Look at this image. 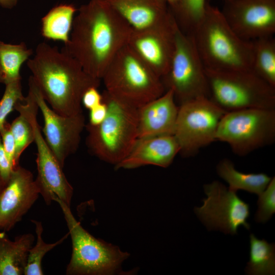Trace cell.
<instances>
[{
    "instance_id": "cell-12",
    "label": "cell",
    "mask_w": 275,
    "mask_h": 275,
    "mask_svg": "<svg viewBox=\"0 0 275 275\" xmlns=\"http://www.w3.org/2000/svg\"><path fill=\"white\" fill-rule=\"evenodd\" d=\"M29 86L43 118L42 131L44 139L63 168L66 158L79 146L81 133L86 126L84 116L82 112L72 116L57 114L45 101L31 76L29 79Z\"/></svg>"
},
{
    "instance_id": "cell-32",
    "label": "cell",
    "mask_w": 275,
    "mask_h": 275,
    "mask_svg": "<svg viewBox=\"0 0 275 275\" xmlns=\"http://www.w3.org/2000/svg\"><path fill=\"white\" fill-rule=\"evenodd\" d=\"M97 87H92L88 89L84 94L81 103L89 111L98 106L103 101L102 95Z\"/></svg>"
},
{
    "instance_id": "cell-27",
    "label": "cell",
    "mask_w": 275,
    "mask_h": 275,
    "mask_svg": "<svg viewBox=\"0 0 275 275\" xmlns=\"http://www.w3.org/2000/svg\"><path fill=\"white\" fill-rule=\"evenodd\" d=\"M35 226L37 236L36 244L30 249L28 261L24 271V275H42V261L45 255L56 246L62 243L69 235V232L57 241L47 243L44 242L42 234L43 231L42 223L40 221L32 219Z\"/></svg>"
},
{
    "instance_id": "cell-28",
    "label": "cell",
    "mask_w": 275,
    "mask_h": 275,
    "mask_svg": "<svg viewBox=\"0 0 275 275\" xmlns=\"http://www.w3.org/2000/svg\"><path fill=\"white\" fill-rule=\"evenodd\" d=\"M22 100L16 104L14 109L16 110L19 115L10 124V129L15 142L16 158L18 162L25 149L34 141V130L29 118L22 106Z\"/></svg>"
},
{
    "instance_id": "cell-30",
    "label": "cell",
    "mask_w": 275,
    "mask_h": 275,
    "mask_svg": "<svg viewBox=\"0 0 275 275\" xmlns=\"http://www.w3.org/2000/svg\"><path fill=\"white\" fill-rule=\"evenodd\" d=\"M255 221L264 223L275 212V178H272L265 190L259 195Z\"/></svg>"
},
{
    "instance_id": "cell-20",
    "label": "cell",
    "mask_w": 275,
    "mask_h": 275,
    "mask_svg": "<svg viewBox=\"0 0 275 275\" xmlns=\"http://www.w3.org/2000/svg\"><path fill=\"white\" fill-rule=\"evenodd\" d=\"M34 236L24 234L11 240L5 232H0V275L24 274Z\"/></svg>"
},
{
    "instance_id": "cell-33",
    "label": "cell",
    "mask_w": 275,
    "mask_h": 275,
    "mask_svg": "<svg viewBox=\"0 0 275 275\" xmlns=\"http://www.w3.org/2000/svg\"><path fill=\"white\" fill-rule=\"evenodd\" d=\"M14 169L4 149L0 136V177L7 182Z\"/></svg>"
},
{
    "instance_id": "cell-2",
    "label": "cell",
    "mask_w": 275,
    "mask_h": 275,
    "mask_svg": "<svg viewBox=\"0 0 275 275\" xmlns=\"http://www.w3.org/2000/svg\"><path fill=\"white\" fill-rule=\"evenodd\" d=\"M27 65L45 101L62 116L82 112L84 94L90 88H98L100 84V79L85 72L71 56L45 42L37 45L35 56L27 61Z\"/></svg>"
},
{
    "instance_id": "cell-16",
    "label": "cell",
    "mask_w": 275,
    "mask_h": 275,
    "mask_svg": "<svg viewBox=\"0 0 275 275\" xmlns=\"http://www.w3.org/2000/svg\"><path fill=\"white\" fill-rule=\"evenodd\" d=\"M177 24L161 28L134 31L128 45L159 77L167 73L175 47Z\"/></svg>"
},
{
    "instance_id": "cell-14",
    "label": "cell",
    "mask_w": 275,
    "mask_h": 275,
    "mask_svg": "<svg viewBox=\"0 0 275 275\" xmlns=\"http://www.w3.org/2000/svg\"><path fill=\"white\" fill-rule=\"evenodd\" d=\"M37 113L29 115L34 132V142L37 147V176L35 179L47 205L51 204L54 197L70 206L73 189L67 180L61 166L48 146L37 120Z\"/></svg>"
},
{
    "instance_id": "cell-7",
    "label": "cell",
    "mask_w": 275,
    "mask_h": 275,
    "mask_svg": "<svg viewBox=\"0 0 275 275\" xmlns=\"http://www.w3.org/2000/svg\"><path fill=\"white\" fill-rule=\"evenodd\" d=\"M205 72L210 99L225 112L275 109V87L252 70Z\"/></svg>"
},
{
    "instance_id": "cell-6",
    "label": "cell",
    "mask_w": 275,
    "mask_h": 275,
    "mask_svg": "<svg viewBox=\"0 0 275 275\" xmlns=\"http://www.w3.org/2000/svg\"><path fill=\"white\" fill-rule=\"evenodd\" d=\"M61 207L72 241V254L66 273L68 275L121 274V265L129 256L117 245L94 237L74 217L70 206L54 197Z\"/></svg>"
},
{
    "instance_id": "cell-29",
    "label": "cell",
    "mask_w": 275,
    "mask_h": 275,
    "mask_svg": "<svg viewBox=\"0 0 275 275\" xmlns=\"http://www.w3.org/2000/svg\"><path fill=\"white\" fill-rule=\"evenodd\" d=\"M21 79L6 85L4 94L0 99V130L6 123L8 116L14 109L16 104L22 100Z\"/></svg>"
},
{
    "instance_id": "cell-25",
    "label": "cell",
    "mask_w": 275,
    "mask_h": 275,
    "mask_svg": "<svg viewBox=\"0 0 275 275\" xmlns=\"http://www.w3.org/2000/svg\"><path fill=\"white\" fill-rule=\"evenodd\" d=\"M252 71L275 87V39L272 36L254 40Z\"/></svg>"
},
{
    "instance_id": "cell-31",
    "label": "cell",
    "mask_w": 275,
    "mask_h": 275,
    "mask_svg": "<svg viewBox=\"0 0 275 275\" xmlns=\"http://www.w3.org/2000/svg\"><path fill=\"white\" fill-rule=\"evenodd\" d=\"M0 136L4 149L14 168L19 165L16 158L15 142L10 129V123L6 122L0 130Z\"/></svg>"
},
{
    "instance_id": "cell-10",
    "label": "cell",
    "mask_w": 275,
    "mask_h": 275,
    "mask_svg": "<svg viewBox=\"0 0 275 275\" xmlns=\"http://www.w3.org/2000/svg\"><path fill=\"white\" fill-rule=\"evenodd\" d=\"M226 113L209 98H201L179 105L173 135L183 156L194 155L216 141V133Z\"/></svg>"
},
{
    "instance_id": "cell-35",
    "label": "cell",
    "mask_w": 275,
    "mask_h": 275,
    "mask_svg": "<svg viewBox=\"0 0 275 275\" xmlns=\"http://www.w3.org/2000/svg\"><path fill=\"white\" fill-rule=\"evenodd\" d=\"M18 0H0V5L2 7L7 9H11L15 7Z\"/></svg>"
},
{
    "instance_id": "cell-23",
    "label": "cell",
    "mask_w": 275,
    "mask_h": 275,
    "mask_svg": "<svg viewBox=\"0 0 275 275\" xmlns=\"http://www.w3.org/2000/svg\"><path fill=\"white\" fill-rule=\"evenodd\" d=\"M32 54L24 42L12 44L0 41V82L6 85L21 79V67Z\"/></svg>"
},
{
    "instance_id": "cell-21",
    "label": "cell",
    "mask_w": 275,
    "mask_h": 275,
    "mask_svg": "<svg viewBox=\"0 0 275 275\" xmlns=\"http://www.w3.org/2000/svg\"><path fill=\"white\" fill-rule=\"evenodd\" d=\"M216 171L220 177L229 184V188L234 191L238 189L258 194L266 188L272 178L264 173H244L235 169L233 163L225 158L220 161L216 167Z\"/></svg>"
},
{
    "instance_id": "cell-18",
    "label": "cell",
    "mask_w": 275,
    "mask_h": 275,
    "mask_svg": "<svg viewBox=\"0 0 275 275\" xmlns=\"http://www.w3.org/2000/svg\"><path fill=\"white\" fill-rule=\"evenodd\" d=\"M178 109L172 89L138 108V139L173 135Z\"/></svg>"
},
{
    "instance_id": "cell-15",
    "label": "cell",
    "mask_w": 275,
    "mask_h": 275,
    "mask_svg": "<svg viewBox=\"0 0 275 275\" xmlns=\"http://www.w3.org/2000/svg\"><path fill=\"white\" fill-rule=\"evenodd\" d=\"M40 195L31 171L16 167L0 195V231L11 230L28 212Z\"/></svg>"
},
{
    "instance_id": "cell-11",
    "label": "cell",
    "mask_w": 275,
    "mask_h": 275,
    "mask_svg": "<svg viewBox=\"0 0 275 275\" xmlns=\"http://www.w3.org/2000/svg\"><path fill=\"white\" fill-rule=\"evenodd\" d=\"M207 198L203 205L195 208V212L208 230H219L225 234H237L239 226L248 230L249 205L218 181L204 185Z\"/></svg>"
},
{
    "instance_id": "cell-36",
    "label": "cell",
    "mask_w": 275,
    "mask_h": 275,
    "mask_svg": "<svg viewBox=\"0 0 275 275\" xmlns=\"http://www.w3.org/2000/svg\"><path fill=\"white\" fill-rule=\"evenodd\" d=\"M169 6L170 9H173L176 6L178 0H163Z\"/></svg>"
},
{
    "instance_id": "cell-26",
    "label": "cell",
    "mask_w": 275,
    "mask_h": 275,
    "mask_svg": "<svg viewBox=\"0 0 275 275\" xmlns=\"http://www.w3.org/2000/svg\"><path fill=\"white\" fill-rule=\"evenodd\" d=\"M207 0H178L175 7L170 9L179 29L191 35L205 13Z\"/></svg>"
},
{
    "instance_id": "cell-19",
    "label": "cell",
    "mask_w": 275,
    "mask_h": 275,
    "mask_svg": "<svg viewBox=\"0 0 275 275\" xmlns=\"http://www.w3.org/2000/svg\"><path fill=\"white\" fill-rule=\"evenodd\" d=\"M180 152L173 135L138 139L127 156L115 166L116 169H132L147 165L167 168Z\"/></svg>"
},
{
    "instance_id": "cell-9",
    "label": "cell",
    "mask_w": 275,
    "mask_h": 275,
    "mask_svg": "<svg viewBox=\"0 0 275 275\" xmlns=\"http://www.w3.org/2000/svg\"><path fill=\"white\" fill-rule=\"evenodd\" d=\"M161 80L166 90H173L178 105L198 98H210L205 68L193 36L182 32L178 25L174 54Z\"/></svg>"
},
{
    "instance_id": "cell-13",
    "label": "cell",
    "mask_w": 275,
    "mask_h": 275,
    "mask_svg": "<svg viewBox=\"0 0 275 275\" xmlns=\"http://www.w3.org/2000/svg\"><path fill=\"white\" fill-rule=\"evenodd\" d=\"M221 11L244 40L253 41L275 33V0H225Z\"/></svg>"
},
{
    "instance_id": "cell-8",
    "label": "cell",
    "mask_w": 275,
    "mask_h": 275,
    "mask_svg": "<svg viewBox=\"0 0 275 275\" xmlns=\"http://www.w3.org/2000/svg\"><path fill=\"white\" fill-rule=\"evenodd\" d=\"M239 156L272 144L275 141V109L249 108L226 112L216 133Z\"/></svg>"
},
{
    "instance_id": "cell-22",
    "label": "cell",
    "mask_w": 275,
    "mask_h": 275,
    "mask_svg": "<svg viewBox=\"0 0 275 275\" xmlns=\"http://www.w3.org/2000/svg\"><path fill=\"white\" fill-rule=\"evenodd\" d=\"M76 11V8L70 4H61L52 8L41 19L42 36L48 40L66 44L69 40Z\"/></svg>"
},
{
    "instance_id": "cell-24",
    "label": "cell",
    "mask_w": 275,
    "mask_h": 275,
    "mask_svg": "<svg viewBox=\"0 0 275 275\" xmlns=\"http://www.w3.org/2000/svg\"><path fill=\"white\" fill-rule=\"evenodd\" d=\"M250 259L245 268L249 275H273L275 273V245L251 234Z\"/></svg>"
},
{
    "instance_id": "cell-4",
    "label": "cell",
    "mask_w": 275,
    "mask_h": 275,
    "mask_svg": "<svg viewBox=\"0 0 275 275\" xmlns=\"http://www.w3.org/2000/svg\"><path fill=\"white\" fill-rule=\"evenodd\" d=\"M101 79L111 97L137 109L166 91L161 78L128 44L115 56Z\"/></svg>"
},
{
    "instance_id": "cell-3",
    "label": "cell",
    "mask_w": 275,
    "mask_h": 275,
    "mask_svg": "<svg viewBox=\"0 0 275 275\" xmlns=\"http://www.w3.org/2000/svg\"><path fill=\"white\" fill-rule=\"evenodd\" d=\"M191 35L205 69L252 70V41L239 37L218 8L207 3L204 17Z\"/></svg>"
},
{
    "instance_id": "cell-17",
    "label": "cell",
    "mask_w": 275,
    "mask_h": 275,
    "mask_svg": "<svg viewBox=\"0 0 275 275\" xmlns=\"http://www.w3.org/2000/svg\"><path fill=\"white\" fill-rule=\"evenodd\" d=\"M134 31L164 28L176 21L163 0H105Z\"/></svg>"
},
{
    "instance_id": "cell-5",
    "label": "cell",
    "mask_w": 275,
    "mask_h": 275,
    "mask_svg": "<svg viewBox=\"0 0 275 275\" xmlns=\"http://www.w3.org/2000/svg\"><path fill=\"white\" fill-rule=\"evenodd\" d=\"M107 112L99 125H86L87 145L100 159L115 166L129 153L138 139L137 108L102 94Z\"/></svg>"
},
{
    "instance_id": "cell-1",
    "label": "cell",
    "mask_w": 275,
    "mask_h": 275,
    "mask_svg": "<svg viewBox=\"0 0 275 275\" xmlns=\"http://www.w3.org/2000/svg\"><path fill=\"white\" fill-rule=\"evenodd\" d=\"M132 28L105 0H90L74 17L69 41L61 49L94 78L101 79Z\"/></svg>"
},
{
    "instance_id": "cell-34",
    "label": "cell",
    "mask_w": 275,
    "mask_h": 275,
    "mask_svg": "<svg viewBox=\"0 0 275 275\" xmlns=\"http://www.w3.org/2000/svg\"><path fill=\"white\" fill-rule=\"evenodd\" d=\"M107 112V105L103 100L98 106L90 110L89 125L96 126L105 119Z\"/></svg>"
},
{
    "instance_id": "cell-37",
    "label": "cell",
    "mask_w": 275,
    "mask_h": 275,
    "mask_svg": "<svg viewBox=\"0 0 275 275\" xmlns=\"http://www.w3.org/2000/svg\"><path fill=\"white\" fill-rule=\"evenodd\" d=\"M7 182H6L1 177H0V195L3 191L4 188L5 187Z\"/></svg>"
}]
</instances>
